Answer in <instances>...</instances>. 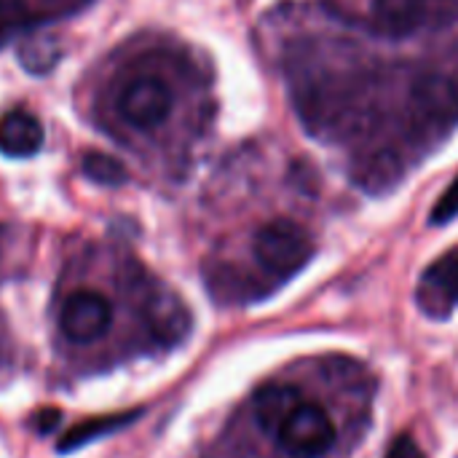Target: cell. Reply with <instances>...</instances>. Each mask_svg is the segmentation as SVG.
Segmentation results:
<instances>
[{
  "label": "cell",
  "mask_w": 458,
  "mask_h": 458,
  "mask_svg": "<svg viewBox=\"0 0 458 458\" xmlns=\"http://www.w3.org/2000/svg\"><path fill=\"white\" fill-rule=\"evenodd\" d=\"M255 258L258 263L279 279L295 276L311 258V236L293 220H271L255 233Z\"/></svg>",
  "instance_id": "cell-1"
},
{
  "label": "cell",
  "mask_w": 458,
  "mask_h": 458,
  "mask_svg": "<svg viewBox=\"0 0 458 458\" xmlns=\"http://www.w3.org/2000/svg\"><path fill=\"white\" fill-rule=\"evenodd\" d=\"M301 405V392L295 386H284V384H268L255 394V419L258 427L268 435H279V429L284 427V421L295 413V408Z\"/></svg>",
  "instance_id": "cell-10"
},
{
  "label": "cell",
  "mask_w": 458,
  "mask_h": 458,
  "mask_svg": "<svg viewBox=\"0 0 458 458\" xmlns=\"http://www.w3.org/2000/svg\"><path fill=\"white\" fill-rule=\"evenodd\" d=\"M81 169L89 180H94L99 185H123L129 180L123 164L105 153H86L81 161Z\"/></svg>",
  "instance_id": "cell-12"
},
{
  "label": "cell",
  "mask_w": 458,
  "mask_h": 458,
  "mask_svg": "<svg viewBox=\"0 0 458 458\" xmlns=\"http://www.w3.org/2000/svg\"><path fill=\"white\" fill-rule=\"evenodd\" d=\"M35 427L38 432H51L56 424H59V411H43V413H35Z\"/></svg>",
  "instance_id": "cell-16"
},
{
  "label": "cell",
  "mask_w": 458,
  "mask_h": 458,
  "mask_svg": "<svg viewBox=\"0 0 458 458\" xmlns=\"http://www.w3.org/2000/svg\"><path fill=\"white\" fill-rule=\"evenodd\" d=\"M137 416H140V411H134V413H115V416H99V419H91V421L75 424L70 432H64V435H62V440H59L56 451H59V454H70V451H75V448H81V445H86V443L99 440L102 435H113V432H118L121 427L131 424Z\"/></svg>",
  "instance_id": "cell-11"
},
{
  "label": "cell",
  "mask_w": 458,
  "mask_h": 458,
  "mask_svg": "<svg viewBox=\"0 0 458 458\" xmlns=\"http://www.w3.org/2000/svg\"><path fill=\"white\" fill-rule=\"evenodd\" d=\"M458 215V177L451 182V188L445 191V196L437 201L435 212H432V223L435 225H445Z\"/></svg>",
  "instance_id": "cell-13"
},
{
  "label": "cell",
  "mask_w": 458,
  "mask_h": 458,
  "mask_svg": "<svg viewBox=\"0 0 458 458\" xmlns=\"http://www.w3.org/2000/svg\"><path fill=\"white\" fill-rule=\"evenodd\" d=\"M113 322L110 301L97 290H78L67 295L59 314V330L72 344H94L99 341Z\"/></svg>",
  "instance_id": "cell-5"
},
{
  "label": "cell",
  "mask_w": 458,
  "mask_h": 458,
  "mask_svg": "<svg viewBox=\"0 0 458 458\" xmlns=\"http://www.w3.org/2000/svg\"><path fill=\"white\" fill-rule=\"evenodd\" d=\"M419 303L429 314H445L458 303V252H448L424 274Z\"/></svg>",
  "instance_id": "cell-7"
},
{
  "label": "cell",
  "mask_w": 458,
  "mask_h": 458,
  "mask_svg": "<svg viewBox=\"0 0 458 458\" xmlns=\"http://www.w3.org/2000/svg\"><path fill=\"white\" fill-rule=\"evenodd\" d=\"M413 110L429 126H448L458 118V83L445 75H427L413 89Z\"/></svg>",
  "instance_id": "cell-6"
},
{
  "label": "cell",
  "mask_w": 458,
  "mask_h": 458,
  "mask_svg": "<svg viewBox=\"0 0 458 458\" xmlns=\"http://www.w3.org/2000/svg\"><path fill=\"white\" fill-rule=\"evenodd\" d=\"M118 113L137 129H156L172 113V89L158 75H137L118 91Z\"/></svg>",
  "instance_id": "cell-4"
},
{
  "label": "cell",
  "mask_w": 458,
  "mask_h": 458,
  "mask_svg": "<svg viewBox=\"0 0 458 458\" xmlns=\"http://www.w3.org/2000/svg\"><path fill=\"white\" fill-rule=\"evenodd\" d=\"M458 21V0H373V27L389 38Z\"/></svg>",
  "instance_id": "cell-2"
},
{
  "label": "cell",
  "mask_w": 458,
  "mask_h": 458,
  "mask_svg": "<svg viewBox=\"0 0 458 458\" xmlns=\"http://www.w3.org/2000/svg\"><path fill=\"white\" fill-rule=\"evenodd\" d=\"M276 440L284 451L301 458L325 456L335 443V427L330 413L322 405L301 403L295 413L284 421Z\"/></svg>",
  "instance_id": "cell-3"
},
{
  "label": "cell",
  "mask_w": 458,
  "mask_h": 458,
  "mask_svg": "<svg viewBox=\"0 0 458 458\" xmlns=\"http://www.w3.org/2000/svg\"><path fill=\"white\" fill-rule=\"evenodd\" d=\"M43 126L27 110H11L0 118V153L11 158L35 156L43 145Z\"/></svg>",
  "instance_id": "cell-8"
},
{
  "label": "cell",
  "mask_w": 458,
  "mask_h": 458,
  "mask_svg": "<svg viewBox=\"0 0 458 458\" xmlns=\"http://www.w3.org/2000/svg\"><path fill=\"white\" fill-rule=\"evenodd\" d=\"M386 458H427L424 456V451L408 437V435H403V437H397L394 440V445L389 448V454Z\"/></svg>",
  "instance_id": "cell-15"
},
{
  "label": "cell",
  "mask_w": 458,
  "mask_h": 458,
  "mask_svg": "<svg viewBox=\"0 0 458 458\" xmlns=\"http://www.w3.org/2000/svg\"><path fill=\"white\" fill-rule=\"evenodd\" d=\"M16 0H0V13H5ZM86 0H38V16L43 13H59V11H70V8H78L83 5Z\"/></svg>",
  "instance_id": "cell-14"
},
{
  "label": "cell",
  "mask_w": 458,
  "mask_h": 458,
  "mask_svg": "<svg viewBox=\"0 0 458 458\" xmlns=\"http://www.w3.org/2000/svg\"><path fill=\"white\" fill-rule=\"evenodd\" d=\"M145 322L153 330V335L164 344H177L191 325L188 309L182 301L172 293H156L145 306Z\"/></svg>",
  "instance_id": "cell-9"
}]
</instances>
